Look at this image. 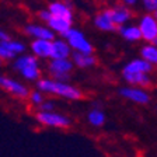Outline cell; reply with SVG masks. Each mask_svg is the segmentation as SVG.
Masks as SVG:
<instances>
[{
    "mask_svg": "<svg viewBox=\"0 0 157 157\" xmlns=\"http://www.w3.org/2000/svg\"><path fill=\"white\" fill-rule=\"evenodd\" d=\"M38 90L45 93L48 97H55V98H63L67 101H80L84 94L77 86L72 84L70 82H62V80H55V78L42 77L38 83L35 84Z\"/></svg>",
    "mask_w": 157,
    "mask_h": 157,
    "instance_id": "obj_1",
    "label": "cell"
},
{
    "mask_svg": "<svg viewBox=\"0 0 157 157\" xmlns=\"http://www.w3.org/2000/svg\"><path fill=\"white\" fill-rule=\"evenodd\" d=\"M11 63H13V69L21 77L23 82L36 84L42 78L41 60L36 56H34L33 53H23V55L17 56Z\"/></svg>",
    "mask_w": 157,
    "mask_h": 157,
    "instance_id": "obj_2",
    "label": "cell"
},
{
    "mask_svg": "<svg viewBox=\"0 0 157 157\" xmlns=\"http://www.w3.org/2000/svg\"><path fill=\"white\" fill-rule=\"evenodd\" d=\"M34 118L38 125L48 129H60L65 131L73 125L72 118L60 111H36Z\"/></svg>",
    "mask_w": 157,
    "mask_h": 157,
    "instance_id": "obj_3",
    "label": "cell"
},
{
    "mask_svg": "<svg viewBox=\"0 0 157 157\" xmlns=\"http://www.w3.org/2000/svg\"><path fill=\"white\" fill-rule=\"evenodd\" d=\"M76 69L72 58L67 59H49L46 63V73L49 77L55 80L69 82L72 77L73 70Z\"/></svg>",
    "mask_w": 157,
    "mask_h": 157,
    "instance_id": "obj_4",
    "label": "cell"
},
{
    "mask_svg": "<svg viewBox=\"0 0 157 157\" xmlns=\"http://www.w3.org/2000/svg\"><path fill=\"white\" fill-rule=\"evenodd\" d=\"M0 90L17 100H23V101L28 98L29 91H31L23 80H17L7 75H0Z\"/></svg>",
    "mask_w": 157,
    "mask_h": 157,
    "instance_id": "obj_5",
    "label": "cell"
},
{
    "mask_svg": "<svg viewBox=\"0 0 157 157\" xmlns=\"http://www.w3.org/2000/svg\"><path fill=\"white\" fill-rule=\"evenodd\" d=\"M63 38L67 41L73 52H80V53H94V46H93L91 41L86 36V34L82 29L75 28L73 27Z\"/></svg>",
    "mask_w": 157,
    "mask_h": 157,
    "instance_id": "obj_6",
    "label": "cell"
},
{
    "mask_svg": "<svg viewBox=\"0 0 157 157\" xmlns=\"http://www.w3.org/2000/svg\"><path fill=\"white\" fill-rule=\"evenodd\" d=\"M118 94L124 100L129 102H133L136 105H147L151 101V95L147 88L136 87V86H124L118 88Z\"/></svg>",
    "mask_w": 157,
    "mask_h": 157,
    "instance_id": "obj_7",
    "label": "cell"
},
{
    "mask_svg": "<svg viewBox=\"0 0 157 157\" xmlns=\"http://www.w3.org/2000/svg\"><path fill=\"white\" fill-rule=\"evenodd\" d=\"M137 25L142 34V41H144L146 44H151L157 38V18L154 17V14H142L137 21Z\"/></svg>",
    "mask_w": 157,
    "mask_h": 157,
    "instance_id": "obj_8",
    "label": "cell"
},
{
    "mask_svg": "<svg viewBox=\"0 0 157 157\" xmlns=\"http://www.w3.org/2000/svg\"><path fill=\"white\" fill-rule=\"evenodd\" d=\"M93 25L101 31V33H115L118 31V25L115 24L111 14V9H102L94 14L93 17Z\"/></svg>",
    "mask_w": 157,
    "mask_h": 157,
    "instance_id": "obj_9",
    "label": "cell"
},
{
    "mask_svg": "<svg viewBox=\"0 0 157 157\" xmlns=\"http://www.w3.org/2000/svg\"><path fill=\"white\" fill-rule=\"evenodd\" d=\"M24 34L31 39H46L53 41L56 38V34L49 28L46 24L42 23H28L24 25Z\"/></svg>",
    "mask_w": 157,
    "mask_h": 157,
    "instance_id": "obj_10",
    "label": "cell"
},
{
    "mask_svg": "<svg viewBox=\"0 0 157 157\" xmlns=\"http://www.w3.org/2000/svg\"><path fill=\"white\" fill-rule=\"evenodd\" d=\"M46 9L51 11L53 17H59V18L65 20H75V11H73V6L69 0H53L48 4Z\"/></svg>",
    "mask_w": 157,
    "mask_h": 157,
    "instance_id": "obj_11",
    "label": "cell"
},
{
    "mask_svg": "<svg viewBox=\"0 0 157 157\" xmlns=\"http://www.w3.org/2000/svg\"><path fill=\"white\" fill-rule=\"evenodd\" d=\"M29 53L39 59V60H49L52 56V41L46 39H31L28 45Z\"/></svg>",
    "mask_w": 157,
    "mask_h": 157,
    "instance_id": "obj_12",
    "label": "cell"
},
{
    "mask_svg": "<svg viewBox=\"0 0 157 157\" xmlns=\"http://www.w3.org/2000/svg\"><path fill=\"white\" fill-rule=\"evenodd\" d=\"M109 9H111L112 18H114L115 24L118 25V28L122 27V25L129 24V21L133 18V13H132L131 7L122 4L121 2H119V3H115L114 6H111Z\"/></svg>",
    "mask_w": 157,
    "mask_h": 157,
    "instance_id": "obj_13",
    "label": "cell"
},
{
    "mask_svg": "<svg viewBox=\"0 0 157 157\" xmlns=\"http://www.w3.org/2000/svg\"><path fill=\"white\" fill-rule=\"evenodd\" d=\"M122 78L128 86H136V87L142 88H149L153 86V78L151 75H146V73H125L121 72Z\"/></svg>",
    "mask_w": 157,
    "mask_h": 157,
    "instance_id": "obj_14",
    "label": "cell"
},
{
    "mask_svg": "<svg viewBox=\"0 0 157 157\" xmlns=\"http://www.w3.org/2000/svg\"><path fill=\"white\" fill-rule=\"evenodd\" d=\"M154 70V66L144 60L143 58H133L131 59L126 65L122 67V72L125 73H146V75H151Z\"/></svg>",
    "mask_w": 157,
    "mask_h": 157,
    "instance_id": "obj_15",
    "label": "cell"
},
{
    "mask_svg": "<svg viewBox=\"0 0 157 157\" xmlns=\"http://www.w3.org/2000/svg\"><path fill=\"white\" fill-rule=\"evenodd\" d=\"M73 51L63 36L55 38L52 41V56L51 59H67L72 58Z\"/></svg>",
    "mask_w": 157,
    "mask_h": 157,
    "instance_id": "obj_16",
    "label": "cell"
},
{
    "mask_svg": "<svg viewBox=\"0 0 157 157\" xmlns=\"http://www.w3.org/2000/svg\"><path fill=\"white\" fill-rule=\"evenodd\" d=\"M122 39H125L126 42H139L142 41V34L139 25L137 24H126L118 28L117 31Z\"/></svg>",
    "mask_w": 157,
    "mask_h": 157,
    "instance_id": "obj_17",
    "label": "cell"
},
{
    "mask_svg": "<svg viewBox=\"0 0 157 157\" xmlns=\"http://www.w3.org/2000/svg\"><path fill=\"white\" fill-rule=\"evenodd\" d=\"M49 28L52 29L53 33L59 36H65L66 34L73 28V21L70 20H65V18H59V17H53L49 20V23L46 24Z\"/></svg>",
    "mask_w": 157,
    "mask_h": 157,
    "instance_id": "obj_18",
    "label": "cell"
},
{
    "mask_svg": "<svg viewBox=\"0 0 157 157\" xmlns=\"http://www.w3.org/2000/svg\"><path fill=\"white\" fill-rule=\"evenodd\" d=\"M72 60L77 69H93L97 65V58L94 53H80V52H73Z\"/></svg>",
    "mask_w": 157,
    "mask_h": 157,
    "instance_id": "obj_19",
    "label": "cell"
},
{
    "mask_svg": "<svg viewBox=\"0 0 157 157\" xmlns=\"http://www.w3.org/2000/svg\"><path fill=\"white\" fill-rule=\"evenodd\" d=\"M86 119H87V124L93 128H101L105 125L107 121V117H105V112L102 111L100 107H93L91 109L87 111L86 115Z\"/></svg>",
    "mask_w": 157,
    "mask_h": 157,
    "instance_id": "obj_20",
    "label": "cell"
},
{
    "mask_svg": "<svg viewBox=\"0 0 157 157\" xmlns=\"http://www.w3.org/2000/svg\"><path fill=\"white\" fill-rule=\"evenodd\" d=\"M139 56L151 63L153 66H157V46L154 44H146L142 45L140 51H139Z\"/></svg>",
    "mask_w": 157,
    "mask_h": 157,
    "instance_id": "obj_21",
    "label": "cell"
},
{
    "mask_svg": "<svg viewBox=\"0 0 157 157\" xmlns=\"http://www.w3.org/2000/svg\"><path fill=\"white\" fill-rule=\"evenodd\" d=\"M46 97H48V95H46L45 93H42L41 90H38V88L35 87L34 90L29 91V95H28V98H27V101H28V104L33 108L38 109V108L41 107V104L46 100Z\"/></svg>",
    "mask_w": 157,
    "mask_h": 157,
    "instance_id": "obj_22",
    "label": "cell"
},
{
    "mask_svg": "<svg viewBox=\"0 0 157 157\" xmlns=\"http://www.w3.org/2000/svg\"><path fill=\"white\" fill-rule=\"evenodd\" d=\"M4 44H6V46L16 56H20V55H23V53L27 52V45L23 42V41H20V39L10 38V39H7V41H4Z\"/></svg>",
    "mask_w": 157,
    "mask_h": 157,
    "instance_id": "obj_23",
    "label": "cell"
},
{
    "mask_svg": "<svg viewBox=\"0 0 157 157\" xmlns=\"http://www.w3.org/2000/svg\"><path fill=\"white\" fill-rule=\"evenodd\" d=\"M0 58H2L3 62H13L14 59L17 58V56L6 46L4 41H0Z\"/></svg>",
    "mask_w": 157,
    "mask_h": 157,
    "instance_id": "obj_24",
    "label": "cell"
},
{
    "mask_svg": "<svg viewBox=\"0 0 157 157\" xmlns=\"http://www.w3.org/2000/svg\"><path fill=\"white\" fill-rule=\"evenodd\" d=\"M140 4L146 13L154 14L157 11V0H140Z\"/></svg>",
    "mask_w": 157,
    "mask_h": 157,
    "instance_id": "obj_25",
    "label": "cell"
},
{
    "mask_svg": "<svg viewBox=\"0 0 157 157\" xmlns=\"http://www.w3.org/2000/svg\"><path fill=\"white\" fill-rule=\"evenodd\" d=\"M55 109H56L55 100H52V98H46L36 111H55Z\"/></svg>",
    "mask_w": 157,
    "mask_h": 157,
    "instance_id": "obj_26",
    "label": "cell"
},
{
    "mask_svg": "<svg viewBox=\"0 0 157 157\" xmlns=\"http://www.w3.org/2000/svg\"><path fill=\"white\" fill-rule=\"evenodd\" d=\"M36 16H38L39 23H42V24H48V23H49V20L52 18V14H51V11H49L48 9L39 10Z\"/></svg>",
    "mask_w": 157,
    "mask_h": 157,
    "instance_id": "obj_27",
    "label": "cell"
},
{
    "mask_svg": "<svg viewBox=\"0 0 157 157\" xmlns=\"http://www.w3.org/2000/svg\"><path fill=\"white\" fill-rule=\"evenodd\" d=\"M122 4H125V6H128V7H135L136 6L140 0H119Z\"/></svg>",
    "mask_w": 157,
    "mask_h": 157,
    "instance_id": "obj_28",
    "label": "cell"
},
{
    "mask_svg": "<svg viewBox=\"0 0 157 157\" xmlns=\"http://www.w3.org/2000/svg\"><path fill=\"white\" fill-rule=\"evenodd\" d=\"M7 39H10V35L7 31H4L3 28H0V41H7Z\"/></svg>",
    "mask_w": 157,
    "mask_h": 157,
    "instance_id": "obj_29",
    "label": "cell"
},
{
    "mask_svg": "<svg viewBox=\"0 0 157 157\" xmlns=\"http://www.w3.org/2000/svg\"><path fill=\"white\" fill-rule=\"evenodd\" d=\"M151 44H154V45H156V46H157V38H156V39H154V41H153V42H151Z\"/></svg>",
    "mask_w": 157,
    "mask_h": 157,
    "instance_id": "obj_30",
    "label": "cell"
},
{
    "mask_svg": "<svg viewBox=\"0 0 157 157\" xmlns=\"http://www.w3.org/2000/svg\"><path fill=\"white\" fill-rule=\"evenodd\" d=\"M3 63H4V62L2 60V58H0V67H2V65H3Z\"/></svg>",
    "mask_w": 157,
    "mask_h": 157,
    "instance_id": "obj_31",
    "label": "cell"
},
{
    "mask_svg": "<svg viewBox=\"0 0 157 157\" xmlns=\"http://www.w3.org/2000/svg\"><path fill=\"white\" fill-rule=\"evenodd\" d=\"M154 17H156V18H157V11H156V13H154Z\"/></svg>",
    "mask_w": 157,
    "mask_h": 157,
    "instance_id": "obj_32",
    "label": "cell"
}]
</instances>
